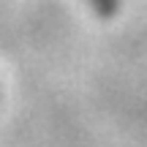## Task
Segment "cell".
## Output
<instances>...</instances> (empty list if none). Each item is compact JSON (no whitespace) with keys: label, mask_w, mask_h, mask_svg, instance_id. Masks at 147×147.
Wrapping results in <instances>:
<instances>
[{"label":"cell","mask_w":147,"mask_h":147,"mask_svg":"<svg viewBox=\"0 0 147 147\" xmlns=\"http://www.w3.org/2000/svg\"><path fill=\"white\" fill-rule=\"evenodd\" d=\"M98 16H112L117 11V0H84Z\"/></svg>","instance_id":"1"}]
</instances>
